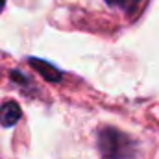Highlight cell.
I'll use <instances>...</instances> for the list:
<instances>
[{
  "label": "cell",
  "instance_id": "6da1fadb",
  "mask_svg": "<svg viewBox=\"0 0 159 159\" xmlns=\"http://www.w3.org/2000/svg\"><path fill=\"white\" fill-rule=\"evenodd\" d=\"M87 159H150L152 148L144 137L115 122L87 128Z\"/></svg>",
  "mask_w": 159,
  "mask_h": 159
},
{
  "label": "cell",
  "instance_id": "7a4b0ae2",
  "mask_svg": "<svg viewBox=\"0 0 159 159\" xmlns=\"http://www.w3.org/2000/svg\"><path fill=\"white\" fill-rule=\"evenodd\" d=\"M19 117H20V111H19L15 102H7L6 106H2V109H0V122L4 126H13L19 120Z\"/></svg>",
  "mask_w": 159,
  "mask_h": 159
},
{
  "label": "cell",
  "instance_id": "3957f363",
  "mask_svg": "<svg viewBox=\"0 0 159 159\" xmlns=\"http://www.w3.org/2000/svg\"><path fill=\"white\" fill-rule=\"evenodd\" d=\"M2 7H4V0H0V11H2Z\"/></svg>",
  "mask_w": 159,
  "mask_h": 159
}]
</instances>
